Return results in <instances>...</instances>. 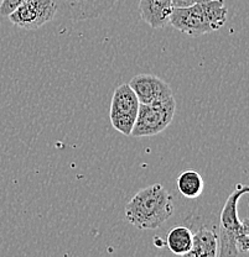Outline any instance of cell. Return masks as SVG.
<instances>
[{
  "mask_svg": "<svg viewBox=\"0 0 249 257\" xmlns=\"http://www.w3.org/2000/svg\"><path fill=\"white\" fill-rule=\"evenodd\" d=\"M173 197L162 184L156 183L136 193L125 207V218L139 230H154L173 216Z\"/></svg>",
  "mask_w": 249,
  "mask_h": 257,
  "instance_id": "1",
  "label": "cell"
},
{
  "mask_svg": "<svg viewBox=\"0 0 249 257\" xmlns=\"http://www.w3.org/2000/svg\"><path fill=\"white\" fill-rule=\"evenodd\" d=\"M249 192L248 186L237 184L224 203L219 218L218 253L217 257H237L249 248L248 220L242 221L238 216V202Z\"/></svg>",
  "mask_w": 249,
  "mask_h": 257,
  "instance_id": "2",
  "label": "cell"
},
{
  "mask_svg": "<svg viewBox=\"0 0 249 257\" xmlns=\"http://www.w3.org/2000/svg\"><path fill=\"white\" fill-rule=\"evenodd\" d=\"M227 15L224 0H202L189 8L174 9L169 24L184 34L199 36L223 28Z\"/></svg>",
  "mask_w": 249,
  "mask_h": 257,
  "instance_id": "3",
  "label": "cell"
},
{
  "mask_svg": "<svg viewBox=\"0 0 249 257\" xmlns=\"http://www.w3.org/2000/svg\"><path fill=\"white\" fill-rule=\"evenodd\" d=\"M176 111L174 96L151 104H139L138 116L130 136L149 138L162 133L173 122Z\"/></svg>",
  "mask_w": 249,
  "mask_h": 257,
  "instance_id": "4",
  "label": "cell"
},
{
  "mask_svg": "<svg viewBox=\"0 0 249 257\" xmlns=\"http://www.w3.org/2000/svg\"><path fill=\"white\" fill-rule=\"evenodd\" d=\"M139 100L128 83L119 85L113 93L109 119L118 133L130 136L139 110Z\"/></svg>",
  "mask_w": 249,
  "mask_h": 257,
  "instance_id": "5",
  "label": "cell"
},
{
  "mask_svg": "<svg viewBox=\"0 0 249 257\" xmlns=\"http://www.w3.org/2000/svg\"><path fill=\"white\" fill-rule=\"evenodd\" d=\"M57 9L53 0H26L8 18L24 30H37L55 19Z\"/></svg>",
  "mask_w": 249,
  "mask_h": 257,
  "instance_id": "6",
  "label": "cell"
},
{
  "mask_svg": "<svg viewBox=\"0 0 249 257\" xmlns=\"http://www.w3.org/2000/svg\"><path fill=\"white\" fill-rule=\"evenodd\" d=\"M118 0H53L57 13L68 20L85 21L100 18Z\"/></svg>",
  "mask_w": 249,
  "mask_h": 257,
  "instance_id": "7",
  "label": "cell"
},
{
  "mask_svg": "<svg viewBox=\"0 0 249 257\" xmlns=\"http://www.w3.org/2000/svg\"><path fill=\"white\" fill-rule=\"evenodd\" d=\"M140 104H151L173 96L171 87L154 74H138L128 83Z\"/></svg>",
  "mask_w": 249,
  "mask_h": 257,
  "instance_id": "8",
  "label": "cell"
},
{
  "mask_svg": "<svg viewBox=\"0 0 249 257\" xmlns=\"http://www.w3.org/2000/svg\"><path fill=\"white\" fill-rule=\"evenodd\" d=\"M171 0H140L139 13L144 23L152 29H164L169 25L170 16L173 14Z\"/></svg>",
  "mask_w": 249,
  "mask_h": 257,
  "instance_id": "9",
  "label": "cell"
},
{
  "mask_svg": "<svg viewBox=\"0 0 249 257\" xmlns=\"http://www.w3.org/2000/svg\"><path fill=\"white\" fill-rule=\"evenodd\" d=\"M218 236L210 227H200L192 236V246L187 253L181 257H217Z\"/></svg>",
  "mask_w": 249,
  "mask_h": 257,
  "instance_id": "10",
  "label": "cell"
},
{
  "mask_svg": "<svg viewBox=\"0 0 249 257\" xmlns=\"http://www.w3.org/2000/svg\"><path fill=\"white\" fill-rule=\"evenodd\" d=\"M194 232L191 229L184 225L174 226L166 236V246L173 253L178 256H184L190 251L192 246Z\"/></svg>",
  "mask_w": 249,
  "mask_h": 257,
  "instance_id": "11",
  "label": "cell"
},
{
  "mask_svg": "<svg viewBox=\"0 0 249 257\" xmlns=\"http://www.w3.org/2000/svg\"><path fill=\"white\" fill-rule=\"evenodd\" d=\"M178 189L185 198L189 199H196L203 193L205 189V182L201 175L196 171H185V172L179 175L176 179Z\"/></svg>",
  "mask_w": 249,
  "mask_h": 257,
  "instance_id": "12",
  "label": "cell"
},
{
  "mask_svg": "<svg viewBox=\"0 0 249 257\" xmlns=\"http://www.w3.org/2000/svg\"><path fill=\"white\" fill-rule=\"evenodd\" d=\"M25 2L26 0H3V4L0 7V15L9 16L17 8Z\"/></svg>",
  "mask_w": 249,
  "mask_h": 257,
  "instance_id": "13",
  "label": "cell"
},
{
  "mask_svg": "<svg viewBox=\"0 0 249 257\" xmlns=\"http://www.w3.org/2000/svg\"><path fill=\"white\" fill-rule=\"evenodd\" d=\"M171 2H173L174 9H180V8L191 7V5L202 2V0H171Z\"/></svg>",
  "mask_w": 249,
  "mask_h": 257,
  "instance_id": "14",
  "label": "cell"
},
{
  "mask_svg": "<svg viewBox=\"0 0 249 257\" xmlns=\"http://www.w3.org/2000/svg\"><path fill=\"white\" fill-rule=\"evenodd\" d=\"M2 4H3V0H0V7H2Z\"/></svg>",
  "mask_w": 249,
  "mask_h": 257,
  "instance_id": "15",
  "label": "cell"
}]
</instances>
